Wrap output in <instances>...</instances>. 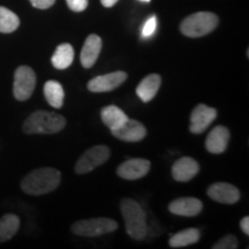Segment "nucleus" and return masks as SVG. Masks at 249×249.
<instances>
[{"instance_id":"nucleus-1","label":"nucleus","mask_w":249,"mask_h":249,"mask_svg":"<svg viewBox=\"0 0 249 249\" xmlns=\"http://www.w3.org/2000/svg\"><path fill=\"white\" fill-rule=\"evenodd\" d=\"M60 181V171L52 167H42L31 171L24 177L21 181V189L29 195H44L57 189Z\"/></svg>"},{"instance_id":"nucleus-2","label":"nucleus","mask_w":249,"mask_h":249,"mask_svg":"<svg viewBox=\"0 0 249 249\" xmlns=\"http://www.w3.org/2000/svg\"><path fill=\"white\" fill-rule=\"evenodd\" d=\"M126 231L134 240H143L148 234L147 217L139 202L133 198H124L120 203Z\"/></svg>"},{"instance_id":"nucleus-3","label":"nucleus","mask_w":249,"mask_h":249,"mask_svg":"<svg viewBox=\"0 0 249 249\" xmlns=\"http://www.w3.org/2000/svg\"><path fill=\"white\" fill-rule=\"evenodd\" d=\"M66 126V119L60 114L48 111H36L23 123L22 130L26 134H55Z\"/></svg>"},{"instance_id":"nucleus-4","label":"nucleus","mask_w":249,"mask_h":249,"mask_svg":"<svg viewBox=\"0 0 249 249\" xmlns=\"http://www.w3.org/2000/svg\"><path fill=\"white\" fill-rule=\"evenodd\" d=\"M218 26V17L211 12H197L187 17L180 24L183 35L197 38L210 34Z\"/></svg>"},{"instance_id":"nucleus-5","label":"nucleus","mask_w":249,"mask_h":249,"mask_svg":"<svg viewBox=\"0 0 249 249\" xmlns=\"http://www.w3.org/2000/svg\"><path fill=\"white\" fill-rule=\"evenodd\" d=\"M71 232L80 236H101L118 230V223L111 218H90L74 223L71 225Z\"/></svg>"},{"instance_id":"nucleus-6","label":"nucleus","mask_w":249,"mask_h":249,"mask_svg":"<svg viewBox=\"0 0 249 249\" xmlns=\"http://www.w3.org/2000/svg\"><path fill=\"white\" fill-rule=\"evenodd\" d=\"M36 87V74L33 68L20 66L14 73L13 93L14 97L20 102L29 99Z\"/></svg>"},{"instance_id":"nucleus-7","label":"nucleus","mask_w":249,"mask_h":249,"mask_svg":"<svg viewBox=\"0 0 249 249\" xmlns=\"http://www.w3.org/2000/svg\"><path fill=\"white\" fill-rule=\"evenodd\" d=\"M110 149L107 145H95L83 154L75 165V172L77 174H86L91 172L104 164L110 158Z\"/></svg>"},{"instance_id":"nucleus-8","label":"nucleus","mask_w":249,"mask_h":249,"mask_svg":"<svg viewBox=\"0 0 249 249\" xmlns=\"http://www.w3.org/2000/svg\"><path fill=\"white\" fill-rule=\"evenodd\" d=\"M127 79V74L124 71H118L113 73L105 74V75L96 76L88 82V89L92 92H107L117 89Z\"/></svg>"},{"instance_id":"nucleus-9","label":"nucleus","mask_w":249,"mask_h":249,"mask_svg":"<svg viewBox=\"0 0 249 249\" xmlns=\"http://www.w3.org/2000/svg\"><path fill=\"white\" fill-rule=\"evenodd\" d=\"M217 118V111L213 107L204 104L196 105L191 116V126L189 130L193 134L203 133Z\"/></svg>"},{"instance_id":"nucleus-10","label":"nucleus","mask_w":249,"mask_h":249,"mask_svg":"<svg viewBox=\"0 0 249 249\" xmlns=\"http://www.w3.org/2000/svg\"><path fill=\"white\" fill-rule=\"evenodd\" d=\"M114 138L124 142H140L147 135V129L140 121L127 119L119 128L111 130Z\"/></svg>"},{"instance_id":"nucleus-11","label":"nucleus","mask_w":249,"mask_h":249,"mask_svg":"<svg viewBox=\"0 0 249 249\" xmlns=\"http://www.w3.org/2000/svg\"><path fill=\"white\" fill-rule=\"evenodd\" d=\"M150 161L143 158H134L124 161L117 169V174L124 180H138L145 176L150 170Z\"/></svg>"},{"instance_id":"nucleus-12","label":"nucleus","mask_w":249,"mask_h":249,"mask_svg":"<svg viewBox=\"0 0 249 249\" xmlns=\"http://www.w3.org/2000/svg\"><path fill=\"white\" fill-rule=\"evenodd\" d=\"M207 194L218 203L234 204L240 200V192L235 186L226 182H217L208 188Z\"/></svg>"},{"instance_id":"nucleus-13","label":"nucleus","mask_w":249,"mask_h":249,"mask_svg":"<svg viewBox=\"0 0 249 249\" xmlns=\"http://www.w3.org/2000/svg\"><path fill=\"white\" fill-rule=\"evenodd\" d=\"M203 209L202 202L196 197H180L171 202L169 211L182 217H195Z\"/></svg>"},{"instance_id":"nucleus-14","label":"nucleus","mask_w":249,"mask_h":249,"mask_svg":"<svg viewBox=\"0 0 249 249\" xmlns=\"http://www.w3.org/2000/svg\"><path fill=\"white\" fill-rule=\"evenodd\" d=\"M200 171V165L191 157H182L173 164L172 177L176 181L187 182Z\"/></svg>"},{"instance_id":"nucleus-15","label":"nucleus","mask_w":249,"mask_h":249,"mask_svg":"<svg viewBox=\"0 0 249 249\" xmlns=\"http://www.w3.org/2000/svg\"><path fill=\"white\" fill-rule=\"evenodd\" d=\"M230 141V130L224 126H217L211 130L205 140V149L210 154H223L227 149Z\"/></svg>"},{"instance_id":"nucleus-16","label":"nucleus","mask_w":249,"mask_h":249,"mask_svg":"<svg viewBox=\"0 0 249 249\" xmlns=\"http://www.w3.org/2000/svg\"><path fill=\"white\" fill-rule=\"evenodd\" d=\"M102 50V38L95 34L87 37L85 45L81 51V64L85 68H91L97 61Z\"/></svg>"},{"instance_id":"nucleus-17","label":"nucleus","mask_w":249,"mask_h":249,"mask_svg":"<svg viewBox=\"0 0 249 249\" xmlns=\"http://www.w3.org/2000/svg\"><path fill=\"white\" fill-rule=\"evenodd\" d=\"M161 85V77L158 74L145 76L136 88V93L142 102L148 103L155 98Z\"/></svg>"},{"instance_id":"nucleus-18","label":"nucleus","mask_w":249,"mask_h":249,"mask_svg":"<svg viewBox=\"0 0 249 249\" xmlns=\"http://www.w3.org/2000/svg\"><path fill=\"white\" fill-rule=\"evenodd\" d=\"M101 117L103 123L107 124L110 130L119 128L121 124L128 119L126 113L116 105H107V107H103L101 111Z\"/></svg>"},{"instance_id":"nucleus-19","label":"nucleus","mask_w":249,"mask_h":249,"mask_svg":"<svg viewBox=\"0 0 249 249\" xmlns=\"http://www.w3.org/2000/svg\"><path fill=\"white\" fill-rule=\"evenodd\" d=\"M74 60V49L68 43L60 44L55 49L53 55L51 58V62L57 70H66L71 65Z\"/></svg>"},{"instance_id":"nucleus-20","label":"nucleus","mask_w":249,"mask_h":249,"mask_svg":"<svg viewBox=\"0 0 249 249\" xmlns=\"http://www.w3.org/2000/svg\"><path fill=\"white\" fill-rule=\"evenodd\" d=\"M20 227V218L17 214L7 213L0 218V244L11 240Z\"/></svg>"},{"instance_id":"nucleus-21","label":"nucleus","mask_w":249,"mask_h":249,"mask_svg":"<svg viewBox=\"0 0 249 249\" xmlns=\"http://www.w3.org/2000/svg\"><path fill=\"white\" fill-rule=\"evenodd\" d=\"M44 96L46 102L49 103L51 107L55 108H60L64 104L65 91L64 88L58 81L50 80L44 85Z\"/></svg>"},{"instance_id":"nucleus-22","label":"nucleus","mask_w":249,"mask_h":249,"mask_svg":"<svg viewBox=\"0 0 249 249\" xmlns=\"http://www.w3.org/2000/svg\"><path fill=\"white\" fill-rule=\"evenodd\" d=\"M201 235L197 229H187L173 234L170 238L169 245L172 248L187 247L189 245H194L200 240Z\"/></svg>"},{"instance_id":"nucleus-23","label":"nucleus","mask_w":249,"mask_h":249,"mask_svg":"<svg viewBox=\"0 0 249 249\" xmlns=\"http://www.w3.org/2000/svg\"><path fill=\"white\" fill-rule=\"evenodd\" d=\"M18 26H20V18L18 15L8 8L0 6V33H14Z\"/></svg>"},{"instance_id":"nucleus-24","label":"nucleus","mask_w":249,"mask_h":249,"mask_svg":"<svg viewBox=\"0 0 249 249\" xmlns=\"http://www.w3.org/2000/svg\"><path fill=\"white\" fill-rule=\"evenodd\" d=\"M239 247V241L234 235L227 234L223 236L217 244L213 246V249H236Z\"/></svg>"},{"instance_id":"nucleus-25","label":"nucleus","mask_w":249,"mask_h":249,"mask_svg":"<svg viewBox=\"0 0 249 249\" xmlns=\"http://www.w3.org/2000/svg\"><path fill=\"white\" fill-rule=\"evenodd\" d=\"M156 27H157V18H156L155 15H152L147 20V22L144 23V26L142 28V37L144 38H149L154 35Z\"/></svg>"},{"instance_id":"nucleus-26","label":"nucleus","mask_w":249,"mask_h":249,"mask_svg":"<svg viewBox=\"0 0 249 249\" xmlns=\"http://www.w3.org/2000/svg\"><path fill=\"white\" fill-rule=\"evenodd\" d=\"M66 2L73 12H83L88 7V0H66Z\"/></svg>"},{"instance_id":"nucleus-27","label":"nucleus","mask_w":249,"mask_h":249,"mask_svg":"<svg viewBox=\"0 0 249 249\" xmlns=\"http://www.w3.org/2000/svg\"><path fill=\"white\" fill-rule=\"evenodd\" d=\"M34 7L38 9H48L54 5L55 0H29Z\"/></svg>"},{"instance_id":"nucleus-28","label":"nucleus","mask_w":249,"mask_h":249,"mask_svg":"<svg viewBox=\"0 0 249 249\" xmlns=\"http://www.w3.org/2000/svg\"><path fill=\"white\" fill-rule=\"evenodd\" d=\"M240 227L241 231L245 233V234H249V217H244L240 222Z\"/></svg>"},{"instance_id":"nucleus-29","label":"nucleus","mask_w":249,"mask_h":249,"mask_svg":"<svg viewBox=\"0 0 249 249\" xmlns=\"http://www.w3.org/2000/svg\"><path fill=\"white\" fill-rule=\"evenodd\" d=\"M118 1H119V0H101L102 5L104 6V7H112V6L116 5Z\"/></svg>"},{"instance_id":"nucleus-30","label":"nucleus","mask_w":249,"mask_h":249,"mask_svg":"<svg viewBox=\"0 0 249 249\" xmlns=\"http://www.w3.org/2000/svg\"><path fill=\"white\" fill-rule=\"evenodd\" d=\"M141 1H145V2H149V1H150V0H141Z\"/></svg>"}]
</instances>
